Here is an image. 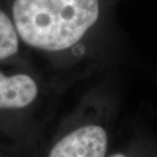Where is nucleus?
<instances>
[{"label":"nucleus","mask_w":157,"mask_h":157,"mask_svg":"<svg viewBox=\"0 0 157 157\" xmlns=\"http://www.w3.org/2000/svg\"><path fill=\"white\" fill-rule=\"evenodd\" d=\"M34 67L56 89L96 61L108 0H1Z\"/></svg>","instance_id":"1"},{"label":"nucleus","mask_w":157,"mask_h":157,"mask_svg":"<svg viewBox=\"0 0 157 157\" xmlns=\"http://www.w3.org/2000/svg\"><path fill=\"white\" fill-rule=\"evenodd\" d=\"M55 91L35 68L0 64V141L34 157L46 139Z\"/></svg>","instance_id":"2"},{"label":"nucleus","mask_w":157,"mask_h":157,"mask_svg":"<svg viewBox=\"0 0 157 157\" xmlns=\"http://www.w3.org/2000/svg\"><path fill=\"white\" fill-rule=\"evenodd\" d=\"M93 108V104H82L34 157H107L109 133Z\"/></svg>","instance_id":"3"},{"label":"nucleus","mask_w":157,"mask_h":157,"mask_svg":"<svg viewBox=\"0 0 157 157\" xmlns=\"http://www.w3.org/2000/svg\"><path fill=\"white\" fill-rule=\"evenodd\" d=\"M0 64L35 68L18 37L5 5L0 0ZM36 70V68H35Z\"/></svg>","instance_id":"4"},{"label":"nucleus","mask_w":157,"mask_h":157,"mask_svg":"<svg viewBox=\"0 0 157 157\" xmlns=\"http://www.w3.org/2000/svg\"><path fill=\"white\" fill-rule=\"evenodd\" d=\"M0 157H33L28 152L0 141Z\"/></svg>","instance_id":"5"},{"label":"nucleus","mask_w":157,"mask_h":157,"mask_svg":"<svg viewBox=\"0 0 157 157\" xmlns=\"http://www.w3.org/2000/svg\"><path fill=\"white\" fill-rule=\"evenodd\" d=\"M107 157H128L127 154L121 152H117V153H112V154H108Z\"/></svg>","instance_id":"6"},{"label":"nucleus","mask_w":157,"mask_h":157,"mask_svg":"<svg viewBox=\"0 0 157 157\" xmlns=\"http://www.w3.org/2000/svg\"><path fill=\"white\" fill-rule=\"evenodd\" d=\"M108 1H109L110 4H114V3L117 2V1H118V0H108Z\"/></svg>","instance_id":"7"}]
</instances>
